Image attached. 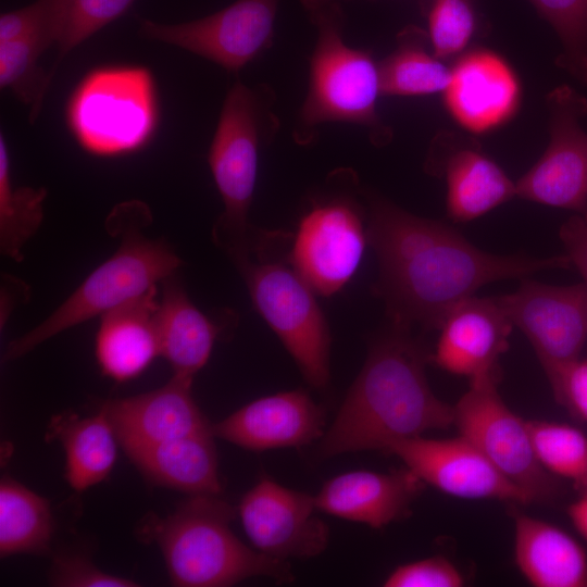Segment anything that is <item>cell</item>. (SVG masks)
I'll return each mask as SVG.
<instances>
[{"mask_svg":"<svg viewBox=\"0 0 587 587\" xmlns=\"http://www.w3.org/2000/svg\"><path fill=\"white\" fill-rule=\"evenodd\" d=\"M366 198L367 239L379 267L374 292L385 302L390 323L439 329L448 313L484 285L570 267L565 254L537 259L482 251L446 223L374 195Z\"/></svg>","mask_w":587,"mask_h":587,"instance_id":"1","label":"cell"},{"mask_svg":"<svg viewBox=\"0 0 587 587\" xmlns=\"http://www.w3.org/2000/svg\"><path fill=\"white\" fill-rule=\"evenodd\" d=\"M428 355L411 328L390 323L377 337L334 422L320 454L382 450L400 440L453 425V405L430 389Z\"/></svg>","mask_w":587,"mask_h":587,"instance_id":"2","label":"cell"},{"mask_svg":"<svg viewBox=\"0 0 587 587\" xmlns=\"http://www.w3.org/2000/svg\"><path fill=\"white\" fill-rule=\"evenodd\" d=\"M137 201L118 205L110 225L122 233L117 250L96 267L46 320L11 341L4 360L17 359L51 337L96 316L139 300L174 275L182 260L166 241L139 233L148 217Z\"/></svg>","mask_w":587,"mask_h":587,"instance_id":"3","label":"cell"},{"mask_svg":"<svg viewBox=\"0 0 587 587\" xmlns=\"http://www.w3.org/2000/svg\"><path fill=\"white\" fill-rule=\"evenodd\" d=\"M235 510L215 494H192L151 526L168 576L178 587H227L253 576L295 579L287 560L240 541L230 528Z\"/></svg>","mask_w":587,"mask_h":587,"instance_id":"4","label":"cell"},{"mask_svg":"<svg viewBox=\"0 0 587 587\" xmlns=\"http://www.w3.org/2000/svg\"><path fill=\"white\" fill-rule=\"evenodd\" d=\"M317 37L309 64V87L301 105L296 139L311 141L314 128L345 122L363 126L371 141L383 146L391 130L377 112L382 96L379 65L370 52L349 46L344 39V16L339 4L310 13Z\"/></svg>","mask_w":587,"mask_h":587,"instance_id":"5","label":"cell"},{"mask_svg":"<svg viewBox=\"0 0 587 587\" xmlns=\"http://www.w3.org/2000/svg\"><path fill=\"white\" fill-rule=\"evenodd\" d=\"M274 100L265 85L249 87L236 82L224 99L209 149V166L224 204L213 236L229 254L247 250L251 242L248 214L259 153L278 127Z\"/></svg>","mask_w":587,"mask_h":587,"instance_id":"6","label":"cell"},{"mask_svg":"<svg viewBox=\"0 0 587 587\" xmlns=\"http://www.w3.org/2000/svg\"><path fill=\"white\" fill-rule=\"evenodd\" d=\"M68 127L89 153L133 152L152 137L158 105L151 73L142 66H110L88 73L66 109Z\"/></svg>","mask_w":587,"mask_h":587,"instance_id":"7","label":"cell"},{"mask_svg":"<svg viewBox=\"0 0 587 587\" xmlns=\"http://www.w3.org/2000/svg\"><path fill=\"white\" fill-rule=\"evenodd\" d=\"M252 303L280 339L305 380L316 389L329 383L330 333L315 292L294 267L282 262L233 257Z\"/></svg>","mask_w":587,"mask_h":587,"instance_id":"8","label":"cell"},{"mask_svg":"<svg viewBox=\"0 0 587 587\" xmlns=\"http://www.w3.org/2000/svg\"><path fill=\"white\" fill-rule=\"evenodd\" d=\"M499 375L470 382L453 405V425L510 482L534 501L554 497L555 483L537 460L527 421L501 399Z\"/></svg>","mask_w":587,"mask_h":587,"instance_id":"9","label":"cell"},{"mask_svg":"<svg viewBox=\"0 0 587 587\" xmlns=\"http://www.w3.org/2000/svg\"><path fill=\"white\" fill-rule=\"evenodd\" d=\"M367 225L357 200L336 195L315 202L301 217L288 262L320 296L338 292L363 258Z\"/></svg>","mask_w":587,"mask_h":587,"instance_id":"10","label":"cell"},{"mask_svg":"<svg viewBox=\"0 0 587 587\" xmlns=\"http://www.w3.org/2000/svg\"><path fill=\"white\" fill-rule=\"evenodd\" d=\"M496 298L532 344L553 386L580 358L587 340V282L554 286L524 278L517 290Z\"/></svg>","mask_w":587,"mask_h":587,"instance_id":"11","label":"cell"},{"mask_svg":"<svg viewBox=\"0 0 587 587\" xmlns=\"http://www.w3.org/2000/svg\"><path fill=\"white\" fill-rule=\"evenodd\" d=\"M550 141L515 183L516 196L545 205L587 210V99L567 85L549 92Z\"/></svg>","mask_w":587,"mask_h":587,"instance_id":"12","label":"cell"},{"mask_svg":"<svg viewBox=\"0 0 587 587\" xmlns=\"http://www.w3.org/2000/svg\"><path fill=\"white\" fill-rule=\"evenodd\" d=\"M278 2L237 0L213 14L178 24L141 20L140 33L237 73L272 45Z\"/></svg>","mask_w":587,"mask_h":587,"instance_id":"13","label":"cell"},{"mask_svg":"<svg viewBox=\"0 0 587 587\" xmlns=\"http://www.w3.org/2000/svg\"><path fill=\"white\" fill-rule=\"evenodd\" d=\"M385 452L398 457L423 483L452 497L533 502L461 435L445 439L408 438L390 445Z\"/></svg>","mask_w":587,"mask_h":587,"instance_id":"14","label":"cell"},{"mask_svg":"<svg viewBox=\"0 0 587 587\" xmlns=\"http://www.w3.org/2000/svg\"><path fill=\"white\" fill-rule=\"evenodd\" d=\"M315 509L314 496L263 477L245 494L238 513L258 551L282 560L309 559L328 544V527Z\"/></svg>","mask_w":587,"mask_h":587,"instance_id":"15","label":"cell"},{"mask_svg":"<svg viewBox=\"0 0 587 587\" xmlns=\"http://www.w3.org/2000/svg\"><path fill=\"white\" fill-rule=\"evenodd\" d=\"M442 93L450 116L469 133L482 135L516 114L522 89L515 71L502 55L475 48L458 57Z\"/></svg>","mask_w":587,"mask_h":587,"instance_id":"16","label":"cell"},{"mask_svg":"<svg viewBox=\"0 0 587 587\" xmlns=\"http://www.w3.org/2000/svg\"><path fill=\"white\" fill-rule=\"evenodd\" d=\"M512 327L496 297L472 296L445 317L430 359L441 370L470 382L499 375L498 361L509 348Z\"/></svg>","mask_w":587,"mask_h":587,"instance_id":"17","label":"cell"},{"mask_svg":"<svg viewBox=\"0 0 587 587\" xmlns=\"http://www.w3.org/2000/svg\"><path fill=\"white\" fill-rule=\"evenodd\" d=\"M192 380L173 375L158 389L104 401L99 410L123 450L211 432L212 424L191 396Z\"/></svg>","mask_w":587,"mask_h":587,"instance_id":"18","label":"cell"},{"mask_svg":"<svg viewBox=\"0 0 587 587\" xmlns=\"http://www.w3.org/2000/svg\"><path fill=\"white\" fill-rule=\"evenodd\" d=\"M324 425L323 410L297 389L255 399L212 424L211 432L243 449L263 451L308 445L323 436Z\"/></svg>","mask_w":587,"mask_h":587,"instance_id":"19","label":"cell"},{"mask_svg":"<svg viewBox=\"0 0 587 587\" xmlns=\"http://www.w3.org/2000/svg\"><path fill=\"white\" fill-rule=\"evenodd\" d=\"M423 484L407 467L391 473L358 470L327 480L314 500L327 514L380 529L409 512Z\"/></svg>","mask_w":587,"mask_h":587,"instance_id":"20","label":"cell"},{"mask_svg":"<svg viewBox=\"0 0 587 587\" xmlns=\"http://www.w3.org/2000/svg\"><path fill=\"white\" fill-rule=\"evenodd\" d=\"M155 292L100 317L96 358L102 374L115 382L135 378L160 355Z\"/></svg>","mask_w":587,"mask_h":587,"instance_id":"21","label":"cell"},{"mask_svg":"<svg viewBox=\"0 0 587 587\" xmlns=\"http://www.w3.org/2000/svg\"><path fill=\"white\" fill-rule=\"evenodd\" d=\"M515 562L536 587H587V554L562 528L525 514H516Z\"/></svg>","mask_w":587,"mask_h":587,"instance_id":"22","label":"cell"},{"mask_svg":"<svg viewBox=\"0 0 587 587\" xmlns=\"http://www.w3.org/2000/svg\"><path fill=\"white\" fill-rule=\"evenodd\" d=\"M213 437L211 432L199 433L124 451L154 485L191 495H218L222 486Z\"/></svg>","mask_w":587,"mask_h":587,"instance_id":"23","label":"cell"},{"mask_svg":"<svg viewBox=\"0 0 587 587\" xmlns=\"http://www.w3.org/2000/svg\"><path fill=\"white\" fill-rule=\"evenodd\" d=\"M157 325L160 355L173 375L193 379L209 361L221 327L191 302L175 274L162 283Z\"/></svg>","mask_w":587,"mask_h":587,"instance_id":"24","label":"cell"},{"mask_svg":"<svg viewBox=\"0 0 587 587\" xmlns=\"http://www.w3.org/2000/svg\"><path fill=\"white\" fill-rule=\"evenodd\" d=\"M47 439H58L65 452V479L76 491L102 482L116 460V436L105 414L80 417L64 412L51 419Z\"/></svg>","mask_w":587,"mask_h":587,"instance_id":"25","label":"cell"},{"mask_svg":"<svg viewBox=\"0 0 587 587\" xmlns=\"http://www.w3.org/2000/svg\"><path fill=\"white\" fill-rule=\"evenodd\" d=\"M447 212L455 222L477 218L516 196L515 183L490 158L471 148L445 159Z\"/></svg>","mask_w":587,"mask_h":587,"instance_id":"26","label":"cell"},{"mask_svg":"<svg viewBox=\"0 0 587 587\" xmlns=\"http://www.w3.org/2000/svg\"><path fill=\"white\" fill-rule=\"evenodd\" d=\"M53 534L49 501L21 483L2 477L0 483V554L47 555Z\"/></svg>","mask_w":587,"mask_h":587,"instance_id":"27","label":"cell"},{"mask_svg":"<svg viewBox=\"0 0 587 587\" xmlns=\"http://www.w3.org/2000/svg\"><path fill=\"white\" fill-rule=\"evenodd\" d=\"M425 43L426 35L417 27L400 33L397 48L378 64L383 95L426 96L445 90L450 68Z\"/></svg>","mask_w":587,"mask_h":587,"instance_id":"28","label":"cell"},{"mask_svg":"<svg viewBox=\"0 0 587 587\" xmlns=\"http://www.w3.org/2000/svg\"><path fill=\"white\" fill-rule=\"evenodd\" d=\"M45 188L14 187L7 140L0 135V249L13 261L23 260V248L43 218Z\"/></svg>","mask_w":587,"mask_h":587,"instance_id":"29","label":"cell"},{"mask_svg":"<svg viewBox=\"0 0 587 587\" xmlns=\"http://www.w3.org/2000/svg\"><path fill=\"white\" fill-rule=\"evenodd\" d=\"M527 424L541 466L587 492V436L565 423L530 420Z\"/></svg>","mask_w":587,"mask_h":587,"instance_id":"30","label":"cell"},{"mask_svg":"<svg viewBox=\"0 0 587 587\" xmlns=\"http://www.w3.org/2000/svg\"><path fill=\"white\" fill-rule=\"evenodd\" d=\"M52 43L45 37L0 42V87L10 89L20 101L30 105V122L37 118L53 78L50 71L38 64L42 52Z\"/></svg>","mask_w":587,"mask_h":587,"instance_id":"31","label":"cell"},{"mask_svg":"<svg viewBox=\"0 0 587 587\" xmlns=\"http://www.w3.org/2000/svg\"><path fill=\"white\" fill-rule=\"evenodd\" d=\"M562 43L559 66L587 85V0H529Z\"/></svg>","mask_w":587,"mask_h":587,"instance_id":"32","label":"cell"},{"mask_svg":"<svg viewBox=\"0 0 587 587\" xmlns=\"http://www.w3.org/2000/svg\"><path fill=\"white\" fill-rule=\"evenodd\" d=\"M135 0H59L60 35L54 76L61 61L78 45L124 14Z\"/></svg>","mask_w":587,"mask_h":587,"instance_id":"33","label":"cell"},{"mask_svg":"<svg viewBox=\"0 0 587 587\" xmlns=\"http://www.w3.org/2000/svg\"><path fill=\"white\" fill-rule=\"evenodd\" d=\"M476 17L471 0H434L428 14V39L440 60L459 57L471 41Z\"/></svg>","mask_w":587,"mask_h":587,"instance_id":"34","label":"cell"},{"mask_svg":"<svg viewBox=\"0 0 587 587\" xmlns=\"http://www.w3.org/2000/svg\"><path fill=\"white\" fill-rule=\"evenodd\" d=\"M59 35V0H36L0 16V42L45 37L57 43Z\"/></svg>","mask_w":587,"mask_h":587,"instance_id":"35","label":"cell"},{"mask_svg":"<svg viewBox=\"0 0 587 587\" xmlns=\"http://www.w3.org/2000/svg\"><path fill=\"white\" fill-rule=\"evenodd\" d=\"M463 574L447 558L430 557L396 567L385 579L386 587H462Z\"/></svg>","mask_w":587,"mask_h":587,"instance_id":"36","label":"cell"},{"mask_svg":"<svg viewBox=\"0 0 587 587\" xmlns=\"http://www.w3.org/2000/svg\"><path fill=\"white\" fill-rule=\"evenodd\" d=\"M49 582L57 587H134L136 582L101 571L86 557L58 555L52 562Z\"/></svg>","mask_w":587,"mask_h":587,"instance_id":"37","label":"cell"},{"mask_svg":"<svg viewBox=\"0 0 587 587\" xmlns=\"http://www.w3.org/2000/svg\"><path fill=\"white\" fill-rule=\"evenodd\" d=\"M555 400L572 415L587 422V359H577L551 386Z\"/></svg>","mask_w":587,"mask_h":587,"instance_id":"38","label":"cell"},{"mask_svg":"<svg viewBox=\"0 0 587 587\" xmlns=\"http://www.w3.org/2000/svg\"><path fill=\"white\" fill-rule=\"evenodd\" d=\"M570 267L576 268L587 282V210L571 216L559 230Z\"/></svg>","mask_w":587,"mask_h":587,"instance_id":"39","label":"cell"},{"mask_svg":"<svg viewBox=\"0 0 587 587\" xmlns=\"http://www.w3.org/2000/svg\"><path fill=\"white\" fill-rule=\"evenodd\" d=\"M567 514L574 527L587 539V492L569 505Z\"/></svg>","mask_w":587,"mask_h":587,"instance_id":"40","label":"cell"},{"mask_svg":"<svg viewBox=\"0 0 587 587\" xmlns=\"http://www.w3.org/2000/svg\"><path fill=\"white\" fill-rule=\"evenodd\" d=\"M341 1L345 0H301V3L309 13H312L327 5L339 4Z\"/></svg>","mask_w":587,"mask_h":587,"instance_id":"41","label":"cell"}]
</instances>
